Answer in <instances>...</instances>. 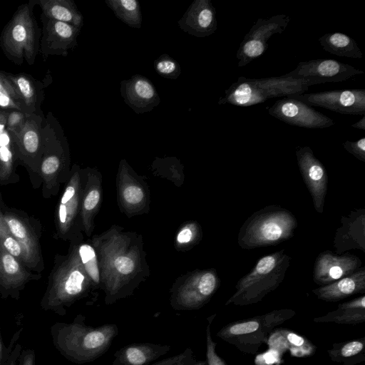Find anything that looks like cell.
<instances>
[{"label":"cell","mask_w":365,"mask_h":365,"mask_svg":"<svg viewBox=\"0 0 365 365\" xmlns=\"http://www.w3.org/2000/svg\"><path fill=\"white\" fill-rule=\"evenodd\" d=\"M322 48L340 57L361 58L363 53L356 41L340 32L328 33L319 38Z\"/></svg>","instance_id":"4316f807"},{"label":"cell","mask_w":365,"mask_h":365,"mask_svg":"<svg viewBox=\"0 0 365 365\" xmlns=\"http://www.w3.org/2000/svg\"><path fill=\"white\" fill-rule=\"evenodd\" d=\"M0 110H20L24 113L21 97L8 73L0 70Z\"/></svg>","instance_id":"4dcf8cb0"},{"label":"cell","mask_w":365,"mask_h":365,"mask_svg":"<svg viewBox=\"0 0 365 365\" xmlns=\"http://www.w3.org/2000/svg\"><path fill=\"white\" fill-rule=\"evenodd\" d=\"M344 149L358 160L365 163V138L356 141L346 140L343 143Z\"/></svg>","instance_id":"60d3db41"},{"label":"cell","mask_w":365,"mask_h":365,"mask_svg":"<svg viewBox=\"0 0 365 365\" xmlns=\"http://www.w3.org/2000/svg\"><path fill=\"white\" fill-rule=\"evenodd\" d=\"M34 5L33 0L20 5L1 34L0 46L4 53L18 65L24 61L34 64L39 51L41 29L34 15Z\"/></svg>","instance_id":"277c9868"},{"label":"cell","mask_w":365,"mask_h":365,"mask_svg":"<svg viewBox=\"0 0 365 365\" xmlns=\"http://www.w3.org/2000/svg\"><path fill=\"white\" fill-rule=\"evenodd\" d=\"M363 73L362 70L348 63L334 59L318 58L301 61L294 70L282 76L305 82L312 86L341 82Z\"/></svg>","instance_id":"52a82bcc"},{"label":"cell","mask_w":365,"mask_h":365,"mask_svg":"<svg viewBox=\"0 0 365 365\" xmlns=\"http://www.w3.org/2000/svg\"><path fill=\"white\" fill-rule=\"evenodd\" d=\"M6 226L14 238L20 243L26 255L29 265L34 266L38 259L37 243L29 226L13 215H4Z\"/></svg>","instance_id":"83f0119b"},{"label":"cell","mask_w":365,"mask_h":365,"mask_svg":"<svg viewBox=\"0 0 365 365\" xmlns=\"http://www.w3.org/2000/svg\"><path fill=\"white\" fill-rule=\"evenodd\" d=\"M116 269L123 274H128L134 269L133 261L125 256H120L115 259L114 262Z\"/></svg>","instance_id":"7bdbcfd3"},{"label":"cell","mask_w":365,"mask_h":365,"mask_svg":"<svg viewBox=\"0 0 365 365\" xmlns=\"http://www.w3.org/2000/svg\"><path fill=\"white\" fill-rule=\"evenodd\" d=\"M197 361L194 351L190 347L182 353L163 359L149 365H192Z\"/></svg>","instance_id":"8d00e7d4"},{"label":"cell","mask_w":365,"mask_h":365,"mask_svg":"<svg viewBox=\"0 0 365 365\" xmlns=\"http://www.w3.org/2000/svg\"><path fill=\"white\" fill-rule=\"evenodd\" d=\"M297 226V220L289 210L279 205H268L245 221L239 230L237 243L245 250L276 245L292 238Z\"/></svg>","instance_id":"7a4b0ae2"},{"label":"cell","mask_w":365,"mask_h":365,"mask_svg":"<svg viewBox=\"0 0 365 365\" xmlns=\"http://www.w3.org/2000/svg\"><path fill=\"white\" fill-rule=\"evenodd\" d=\"M296 157L303 180L312 196L316 211L322 214L328 187L325 167L309 146L296 148Z\"/></svg>","instance_id":"30bf717a"},{"label":"cell","mask_w":365,"mask_h":365,"mask_svg":"<svg viewBox=\"0 0 365 365\" xmlns=\"http://www.w3.org/2000/svg\"><path fill=\"white\" fill-rule=\"evenodd\" d=\"M100 199V193L96 190H91L86 197L83 202L84 208L87 210L93 209Z\"/></svg>","instance_id":"f6af8a7d"},{"label":"cell","mask_w":365,"mask_h":365,"mask_svg":"<svg viewBox=\"0 0 365 365\" xmlns=\"http://www.w3.org/2000/svg\"><path fill=\"white\" fill-rule=\"evenodd\" d=\"M115 16L131 28L140 29L142 14L136 0H105Z\"/></svg>","instance_id":"f546056e"},{"label":"cell","mask_w":365,"mask_h":365,"mask_svg":"<svg viewBox=\"0 0 365 365\" xmlns=\"http://www.w3.org/2000/svg\"><path fill=\"white\" fill-rule=\"evenodd\" d=\"M41 8L42 14L48 19L73 25L83 26V17L71 0H33Z\"/></svg>","instance_id":"cb8c5ba5"},{"label":"cell","mask_w":365,"mask_h":365,"mask_svg":"<svg viewBox=\"0 0 365 365\" xmlns=\"http://www.w3.org/2000/svg\"><path fill=\"white\" fill-rule=\"evenodd\" d=\"M21 331L22 329L16 331L9 346L6 348L2 365H17L18 359L22 350V346L19 343L15 344V342L17 341Z\"/></svg>","instance_id":"74e56055"},{"label":"cell","mask_w":365,"mask_h":365,"mask_svg":"<svg viewBox=\"0 0 365 365\" xmlns=\"http://www.w3.org/2000/svg\"><path fill=\"white\" fill-rule=\"evenodd\" d=\"M9 232H10L4 219V214L0 211V240H1L3 237Z\"/></svg>","instance_id":"c3c4849f"},{"label":"cell","mask_w":365,"mask_h":365,"mask_svg":"<svg viewBox=\"0 0 365 365\" xmlns=\"http://www.w3.org/2000/svg\"><path fill=\"white\" fill-rule=\"evenodd\" d=\"M340 222L333 241L335 253L341 255L350 250L365 253V208L352 210L341 217Z\"/></svg>","instance_id":"5bb4252c"},{"label":"cell","mask_w":365,"mask_h":365,"mask_svg":"<svg viewBox=\"0 0 365 365\" xmlns=\"http://www.w3.org/2000/svg\"><path fill=\"white\" fill-rule=\"evenodd\" d=\"M268 43L252 38H244L237 51L238 66L242 67L261 56L267 49Z\"/></svg>","instance_id":"1f68e13d"},{"label":"cell","mask_w":365,"mask_h":365,"mask_svg":"<svg viewBox=\"0 0 365 365\" xmlns=\"http://www.w3.org/2000/svg\"><path fill=\"white\" fill-rule=\"evenodd\" d=\"M315 323L355 325L365 322V296L341 303L335 310L313 319Z\"/></svg>","instance_id":"603a6c76"},{"label":"cell","mask_w":365,"mask_h":365,"mask_svg":"<svg viewBox=\"0 0 365 365\" xmlns=\"http://www.w3.org/2000/svg\"><path fill=\"white\" fill-rule=\"evenodd\" d=\"M41 36L39 51L43 58L50 55L67 56L68 51L78 45L81 29L51 19L41 14Z\"/></svg>","instance_id":"8fae6325"},{"label":"cell","mask_w":365,"mask_h":365,"mask_svg":"<svg viewBox=\"0 0 365 365\" xmlns=\"http://www.w3.org/2000/svg\"><path fill=\"white\" fill-rule=\"evenodd\" d=\"M6 110H0V178H6L19 158L16 137L6 128Z\"/></svg>","instance_id":"d4e9b609"},{"label":"cell","mask_w":365,"mask_h":365,"mask_svg":"<svg viewBox=\"0 0 365 365\" xmlns=\"http://www.w3.org/2000/svg\"><path fill=\"white\" fill-rule=\"evenodd\" d=\"M185 33L202 38L212 35L217 26L216 10L210 0H195L178 21Z\"/></svg>","instance_id":"2e32d148"},{"label":"cell","mask_w":365,"mask_h":365,"mask_svg":"<svg viewBox=\"0 0 365 365\" xmlns=\"http://www.w3.org/2000/svg\"><path fill=\"white\" fill-rule=\"evenodd\" d=\"M290 21L289 16L278 14L270 18H259L244 38H252L267 43L276 34H282Z\"/></svg>","instance_id":"f1b7e54d"},{"label":"cell","mask_w":365,"mask_h":365,"mask_svg":"<svg viewBox=\"0 0 365 365\" xmlns=\"http://www.w3.org/2000/svg\"><path fill=\"white\" fill-rule=\"evenodd\" d=\"M41 114L27 115L24 125L16 137L19 157L36 159L43 153V127Z\"/></svg>","instance_id":"44dd1931"},{"label":"cell","mask_w":365,"mask_h":365,"mask_svg":"<svg viewBox=\"0 0 365 365\" xmlns=\"http://www.w3.org/2000/svg\"><path fill=\"white\" fill-rule=\"evenodd\" d=\"M267 111L271 116L282 122L301 128H325L334 124L329 117L290 96L276 101Z\"/></svg>","instance_id":"9c48e42d"},{"label":"cell","mask_w":365,"mask_h":365,"mask_svg":"<svg viewBox=\"0 0 365 365\" xmlns=\"http://www.w3.org/2000/svg\"><path fill=\"white\" fill-rule=\"evenodd\" d=\"M310 86L282 76L264 78L240 76L227 90L218 104L247 107L276 98L304 93Z\"/></svg>","instance_id":"8992f818"},{"label":"cell","mask_w":365,"mask_h":365,"mask_svg":"<svg viewBox=\"0 0 365 365\" xmlns=\"http://www.w3.org/2000/svg\"><path fill=\"white\" fill-rule=\"evenodd\" d=\"M0 245L19 262L29 266L28 259L24 248L10 232L5 235L0 240Z\"/></svg>","instance_id":"d590c367"},{"label":"cell","mask_w":365,"mask_h":365,"mask_svg":"<svg viewBox=\"0 0 365 365\" xmlns=\"http://www.w3.org/2000/svg\"><path fill=\"white\" fill-rule=\"evenodd\" d=\"M296 315L291 309H275L264 314L240 319L222 327L216 336L247 354H255L267 342L273 329Z\"/></svg>","instance_id":"5b68a950"},{"label":"cell","mask_w":365,"mask_h":365,"mask_svg":"<svg viewBox=\"0 0 365 365\" xmlns=\"http://www.w3.org/2000/svg\"><path fill=\"white\" fill-rule=\"evenodd\" d=\"M192 365H207L206 361H197L195 363Z\"/></svg>","instance_id":"816d5d0a"},{"label":"cell","mask_w":365,"mask_h":365,"mask_svg":"<svg viewBox=\"0 0 365 365\" xmlns=\"http://www.w3.org/2000/svg\"><path fill=\"white\" fill-rule=\"evenodd\" d=\"M43 154V158L41 164V171L44 175H51L58 170L61 160L56 154Z\"/></svg>","instance_id":"ab89813d"},{"label":"cell","mask_w":365,"mask_h":365,"mask_svg":"<svg viewBox=\"0 0 365 365\" xmlns=\"http://www.w3.org/2000/svg\"><path fill=\"white\" fill-rule=\"evenodd\" d=\"M352 128L365 130V115H362V118L351 125Z\"/></svg>","instance_id":"681fc988"},{"label":"cell","mask_w":365,"mask_h":365,"mask_svg":"<svg viewBox=\"0 0 365 365\" xmlns=\"http://www.w3.org/2000/svg\"><path fill=\"white\" fill-rule=\"evenodd\" d=\"M154 68L162 77L175 80L181 73L178 63L167 54H163L154 61Z\"/></svg>","instance_id":"d6a6232c"},{"label":"cell","mask_w":365,"mask_h":365,"mask_svg":"<svg viewBox=\"0 0 365 365\" xmlns=\"http://www.w3.org/2000/svg\"><path fill=\"white\" fill-rule=\"evenodd\" d=\"M27 115L20 110H10L6 115V128L16 138L21 132Z\"/></svg>","instance_id":"f35d334b"},{"label":"cell","mask_w":365,"mask_h":365,"mask_svg":"<svg viewBox=\"0 0 365 365\" xmlns=\"http://www.w3.org/2000/svg\"><path fill=\"white\" fill-rule=\"evenodd\" d=\"M75 195V188L73 186L70 185L66 187L64 193L62 195L61 203L64 204L69 201Z\"/></svg>","instance_id":"7dc6e473"},{"label":"cell","mask_w":365,"mask_h":365,"mask_svg":"<svg viewBox=\"0 0 365 365\" xmlns=\"http://www.w3.org/2000/svg\"><path fill=\"white\" fill-rule=\"evenodd\" d=\"M319 299L335 302L356 294L365 293V267H361L352 274L332 283L312 290Z\"/></svg>","instance_id":"ac0fdd59"},{"label":"cell","mask_w":365,"mask_h":365,"mask_svg":"<svg viewBox=\"0 0 365 365\" xmlns=\"http://www.w3.org/2000/svg\"><path fill=\"white\" fill-rule=\"evenodd\" d=\"M79 255L90 277L98 283L100 276L95 251L90 245H83L79 248Z\"/></svg>","instance_id":"836d02e7"},{"label":"cell","mask_w":365,"mask_h":365,"mask_svg":"<svg viewBox=\"0 0 365 365\" xmlns=\"http://www.w3.org/2000/svg\"><path fill=\"white\" fill-rule=\"evenodd\" d=\"M8 76L21 97L24 113L26 115L41 114V105L44 98L46 85L25 73H8Z\"/></svg>","instance_id":"7402d4cb"},{"label":"cell","mask_w":365,"mask_h":365,"mask_svg":"<svg viewBox=\"0 0 365 365\" xmlns=\"http://www.w3.org/2000/svg\"><path fill=\"white\" fill-rule=\"evenodd\" d=\"M310 106L344 115H365V89H341L292 95Z\"/></svg>","instance_id":"ba28073f"},{"label":"cell","mask_w":365,"mask_h":365,"mask_svg":"<svg viewBox=\"0 0 365 365\" xmlns=\"http://www.w3.org/2000/svg\"><path fill=\"white\" fill-rule=\"evenodd\" d=\"M192 237V232L189 228H184L182 230L177 237V240L180 243L189 242Z\"/></svg>","instance_id":"bcb514c9"},{"label":"cell","mask_w":365,"mask_h":365,"mask_svg":"<svg viewBox=\"0 0 365 365\" xmlns=\"http://www.w3.org/2000/svg\"><path fill=\"white\" fill-rule=\"evenodd\" d=\"M333 362L341 365H356L365 361V337L334 343L327 349Z\"/></svg>","instance_id":"484cf974"},{"label":"cell","mask_w":365,"mask_h":365,"mask_svg":"<svg viewBox=\"0 0 365 365\" xmlns=\"http://www.w3.org/2000/svg\"><path fill=\"white\" fill-rule=\"evenodd\" d=\"M18 361V365H36V354L34 350L31 349H22Z\"/></svg>","instance_id":"ee69618b"},{"label":"cell","mask_w":365,"mask_h":365,"mask_svg":"<svg viewBox=\"0 0 365 365\" xmlns=\"http://www.w3.org/2000/svg\"><path fill=\"white\" fill-rule=\"evenodd\" d=\"M29 277L21 262L0 245V292L3 297L11 295L17 299Z\"/></svg>","instance_id":"ffe728a7"},{"label":"cell","mask_w":365,"mask_h":365,"mask_svg":"<svg viewBox=\"0 0 365 365\" xmlns=\"http://www.w3.org/2000/svg\"><path fill=\"white\" fill-rule=\"evenodd\" d=\"M120 93L125 104L137 114L152 110L160 101L153 84L140 74L122 81Z\"/></svg>","instance_id":"9a60e30c"},{"label":"cell","mask_w":365,"mask_h":365,"mask_svg":"<svg viewBox=\"0 0 365 365\" xmlns=\"http://www.w3.org/2000/svg\"><path fill=\"white\" fill-rule=\"evenodd\" d=\"M197 277L188 286L181 287L174 294L172 306L175 309H199L217 290L220 279L215 270L204 272Z\"/></svg>","instance_id":"7c38bea8"},{"label":"cell","mask_w":365,"mask_h":365,"mask_svg":"<svg viewBox=\"0 0 365 365\" xmlns=\"http://www.w3.org/2000/svg\"><path fill=\"white\" fill-rule=\"evenodd\" d=\"M170 349L171 346L166 344L131 343L114 353L112 365H149L165 355Z\"/></svg>","instance_id":"e0dca14e"},{"label":"cell","mask_w":365,"mask_h":365,"mask_svg":"<svg viewBox=\"0 0 365 365\" xmlns=\"http://www.w3.org/2000/svg\"><path fill=\"white\" fill-rule=\"evenodd\" d=\"M216 314L207 317V324L205 330L206 338V362L207 365H227L225 360L216 351L217 343L213 341L211 335V325Z\"/></svg>","instance_id":"e575fe53"},{"label":"cell","mask_w":365,"mask_h":365,"mask_svg":"<svg viewBox=\"0 0 365 365\" xmlns=\"http://www.w3.org/2000/svg\"><path fill=\"white\" fill-rule=\"evenodd\" d=\"M291 257L284 249L261 257L250 272L240 278L225 305L247 306L261 302L283 282Z\"/></svg>","instance_id":"3957f363"},{"label":"cell","mask_w":365,"mask_h":365,"mask_svg":"<svg viewBox=\"0 0 365 365\" xmlns=\"http://www.w3.org/2000/svg\"><path fill=\"white\" fill-rule=\"evenodd\" d=\"M124 199L130 204H137L141 202L144 194L140 187L136 185L127 187L123 191Z\"/></svg>","instance_id":"b9f144b4"},{"label":"cell","mask_w":365,"mask_h":365,"mask_svg":"<svg viewBox=\"0 0 365 365\" xmlns=\"http://www.w3.org/2000/svg\"><path fill=\"white\" fill-rule=\"evenodd\" d=\"M268 347L280 354L288 351L294 357L304 358L314 354L317 346L304 336L287 329H274L266 342Z\"/></svg>","instance_id":"d6986e66"},{"label":"cell","mask_w":365,"mask_h":365,"mask_svg":"<svg viewBox=\"0 0 365 365\" xmlns=\"http://www.w3.org/2000/svg\"><path fill=\"white\" fill-rule=\"evenodd\" d=\"M50 334L53 346L64 358L84 364L106 354L118 334V327L115 324L87 325L86 317L80 314L71 323H54Z\"/></svg>","instance_id":"6da1fadb"},{"label":"cell","mask_w":365,"mask_h":365,"mask_svg":"<svg viewBox=\"0 0 365 365\" xmlns=\"http://www.w3.org/2000/svg\"><path fill=\"white\" fill-rule=\"evenodd\" d=\"M360 258L351 253L337 255L330 250L319 253L316 258L313 280L323 286L349 275L361 267Z\"/></svg>","instance_id":"4fadbf2b"},{"label":"cell","mask_w":365,"mask_h":365,"mask_svg":"<svg viewBox=\"0 0 365 365\" xmlns=\"http://www.w3.org/2000/svg\"><path fill=\"white\" fill-rule=\"evenodd\" d=\"M275 365H280V364H279V363H277V364H276Z\"/></svg>","instance_id":"f5cc1de1"},{"label":"cell","mask_w":365,"mask_h":365,"mask_svg":"<svg viewBox=\"0 0 365 365\" xmlns=\"http://www.w3.org/2000/svg\"><path fill=\"white\" fill-rule=\"evenodd\" d=\"M5 351H6V348L4 347L2 336H1V329H0V365H2V364H3Z\"/></svg>","instance_id":"f907efd6"}]
</instances>
